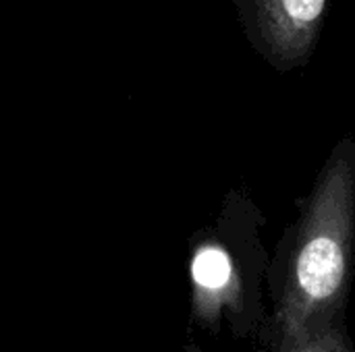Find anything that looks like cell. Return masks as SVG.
Listing matches in <instances>:
<instances>
[{
	"label": "cell",
	"instance_id": "cell-4",
	"mask_svg": "<svg viewBox=\"0 0 355 352\" xmlns=\"http://www.w3.org/2000/svg\"><path fill=\"white\" fill-rule=\"evenodd\" d=\"M287 352H355L345 332V319H322L302 332Z\"/></svg>",
	"mask_w": 355,
	"mask_h": 352
},
{
	"label": "cell",
	"instance_id": "cell-2",
	"mask_svg": "<svg viewBox=\"0 0 355 352\" xmlns=\"http://www.w3.org/2000/svg\"><path fill=\"white\" fill-rule=\"evenodd\" d=\"M266 218L254 197L235 187L191 253L193 311L214 338L229 334L237 342L262 344L268 309L264 305L270 253L262 243Z\"/></svg>",
	"mask_w": 355,
	"mask_h": 352
},
{
	"label": "cell",
	"instance_id": "cell-1",
	"mask_svg": "<svg viewBox=\"0 0 355 352\" xmlns=\"http://www.w3.org/2000/svg\"><path fill=\"white\" fill-rule=\"evenodd\" d=\"M266 270L270 299L260 352H287L312 324L345 319L355 270V139L343 137L295 201Z\"/></svg>",
	"mask_w": 355,
	"mask_h": 352
},
{
	"label": "cell",
	"instance_id": "cell-3",
	"mask_svg": "<svg viewBox=\"0 0 355 352\" xmlns=\"http://www.w3.org/2000/svg\"><path fill=\"white\" fill-rule=\"evenodd\" d=\"M233 6L250 46L275 71L289 73L310 64L329 0H233Z\"/></svg>",
	"mask_w": 355,
	"mask_h": 352
}]
</instances>
